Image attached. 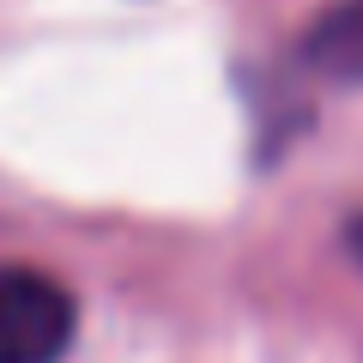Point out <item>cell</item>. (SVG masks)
<instances>
[{
    "instance_id": "1",
    "label": "cell",
    "mask_w": 363,
    "mask_h": 363,
    "mask_svg": "<svg viewBox=\"0 0 363 363\" xmlns=\"http://www.w3.org/2000/svg\"><path fill=\"white\" fill-rule=\"evenodd\" d=\"M79 309L61 279L37 267H0V363H61Z\"/></svg>"
}]
</instances>
